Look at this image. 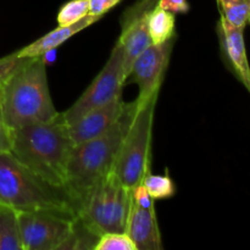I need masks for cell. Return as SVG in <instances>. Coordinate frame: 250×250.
I'll list each match as a JSON object with an SVG mask.
<instances>
[{"label": "cell", "instance_id": "obj_1", "mask_svg": "<svg viewBox=\"0 0 250 250\" xmlns=\"http://www.w3.org/2000/svg\"><path fill=\"white\" fill-rule=\"evenodd\" d=\"M73 146L68 125L61 112L50 121L34 122L11 129L10 153L51 185L63 187Z\"/></svg>", "mask_w": 250, "mask_h": 250}, {"label": "cell", "instance_id": "obj_2", "mask_svg": "<svg viewBox=\"0 0 250 250\" xmlns=\"http://www.w3.org/2000/svg\"><path fill=\"white\" fill-rule=\"evenodd\" d=\"M136 110V100L127 103L121 119L102 136L75 144L66 167V192L72 199L77 215L90 192L112 171L120 146Z\"/></svg>", "mask_w": 250, "mask_h": 250}, {"label": "cell", "instance_id": "obj_3", "mask_svg": "<svg viewBox=\"0 0 250 250\" xmlns=\"http://www.w3.org/2000/svg\"><path fill=\"white\" fill-rule=\"evenodd\" d=\"M1 104L11 129L58 116L49 90L46 63L42 56L17 70L2 84Z\"/></svg>", "mask_w": 250, "mask_h": 250}, {"label": "cell", "instance_id": "obj_4", "mask_svg": "<svg viewBox=\"0 0 250 250\" xmlns=\"http://www.w3.org/2000/svg\"><path fill=\"white\" fill-rule=\"evenodd\" d=\"M0 203L17 211L58 210L77 215L65 187L51 185L10 151L0 153Z\"/></svg>", "mask_w": 250, "mask_h": 250}, {"label": "cell", "instance_id": "obj_5", "mask_svg": "<svg viewBox=\"0 0 250 250\" xmlns=\"http://www.w3.org/2000/svg\"><path fill=\"white\" fill-rule=\"evenodd\" d=\"M158 95L146 100L136 99L133 117L112 167V172L129 189L142 185L144 177L151 172V142Z\"/></svg>", "mask_w": 250, "mask_h": 250}, {"label": "cell", "instance_id": "obj_6", "mask_svg": "<svg viewBox=\"0 0 250 250\" xmlns=\"http://www.w3.org/2000/svg\"><path fill=\"white\" fill-rule=\"evenodd\" d=\"M132 189L110 172L95 186L81 209L78 217L94 234L126 231Z\"/></svg>", "mask_w": 250, "mask_h": 250}, {"label": "cell", "instance_id": "obj_7", "mask_svg": "<svg viewBox=\"0 0 250 250\" xmlns=\"http://www.w3.org/2000/svg\"><path fill=\"white\" fill-rule=\"evenodd\" d=\"M22 250L62 249L73 232L77 215L71 211H17Z\"/></svg>", "mask_w": 250, "mask_h": 250}, {"label": "cell", "instance_id": "obj_8", "mask_svg": "<svg viewBox=\"0 0 250 250\" xmlns=\"http://www.w3.org/2000/svg\"><path fill=\"white\" fill-rule=\"evenodd\" d=\"M126 82L124 54L121 45L116 42L103 70L85 92L65 112H61L62 119L67 125H72L87 112L122 97V88Z\"/></svg>", "mask_w": 250, "mask_h": 250}, {"label": "cell", "instance_id": "obj_9", "mask_svg": "<svg viewBox=\"0 0 250 250\" xmlns=\"http://www.w3.org/2000/svg\"><path fill=\"white\" fill-rule=\"evenodd\" d=\"M125 232L136 244L137 250L163 249L154 199L150 198L143 185L132 189L131 207Z\"/></svg>", "mask_w": 250, "mask_h": 250}, {"label": "cell", "instance_id": "obj_10", "mask_svg": "<svg viewBox=\"0 0 250 250\" xmlns=\"http://www.w3.org/2000/svg\"><path fill=\"white\" fill-rule=\"evenodd\" d=\"M159 0H137L125 10L121 17V34L117 43L124 54V67L128 80L132 65L137 56L151 44L148 31V17Z\"/></svg>", "mask_w": 250, "mask_h": 250}, {"label": "cell", "instance_id": "obj_11", "mask_svg": "<svg viewBox=\"0 0 250 250\" xmlns=\"http://www.w3.org/2000/svg\"><path fill=\"white\" fill-rule=\"evenodd\" d=\"M173 43V39H171L160 45L150 44L137 56L128 76L139 87L137 100H146L159 94L170 62Z\"/></svg>", "mask_w": 250, "mask_h": 250}, {"label": "cell", "instance_id": "obj_12", "mask_svg": "<svg viewBox=\"0 0 250 250\" xmlns=\"http://www.w3.org/2000/svg\"><path fill=\"white\" fill-rule=\"evenodd\" d=\"M126 106L127 103L122 100V97H119L104 106L87 112L72 125H68V132L73 143H84L104 134L121 119Z\"/></svg>", "mask_w": 250, "mask_h": 250}, {"label": "cell", "instance_id": "obj_13", "mask_svg": "<svg viewBox=\"0 0 250 250\" xmlns=\"http://www.w3.org/2000/svg\"><path fill=\"white\" fill-rule=\"evenodd\" d=\"M217 31L222 56L227 66L250 93V65L244 43V29L232 26L221 16Z\"/></svg>", "mask_w": 250, "mask_h": 250}, {"label": "cell", "instance_id": "obj_14", "mask_svg": "<svg viewBox=\"0 0 250 250\" xmlns=\"http://www.w3.org/2000/svg\"><path fill=\"white\" fill-rule=\"evenodd\" d=\"M98 20H100V17L88 15L84 19L76 22V23L71 24V26H58V28L53 29L51 32L46 33L45 36L41 37V38L37 39L36 42H33V43L28 44V45H26L24 48H22L21 50L17 51V54H19L20 56H22V58H38V56H42L43 54H45L46 51L55 50V49L59 48L61 44L65 43L66 41H68L71 37H73L75 34H77L78 32L83 31V29L92 26V24L94 23V22H97Z\"/></svg>", "mask_w": 250, "mask_h": 250}, {"label": "cell", "instance_id": "obj_15", "mask_svg": "<svg viewBox=\"0 0 250 250\" xmlns=\"http://www.w3.org/2000/svg\"><path fill=\"white\" fill-rule=\"evenodd\" d=\"M176 16L173 12L156 5L148 17V31L151 44L160 45L175 37Z\"/></svg>", "mask_w": 250, "mask_h": 250}, {"label": "cell", "instance_id": "obj_16", "mask_svg": "<svg viewBox=\"0 0 250 250\" xmlns=\"http://www.w3.org/2000/svg\"><path fill=\"white\" fill-rule=\"evenodd\" d=\"M0 250H22L17 210L0 203Z\"/></svg>", "mask_w": 250, "mask_h": 250}, {"label": "cell", "instance_id": "obj_17", "mask_svg": "<svg viewBox=\"0 0 250 250\" xmlns=\"http://www.w3.org/2000/svg\"><path fill=\"white\" fill-rule=\"evenodd\" d=\"M221 16L237 28L244 29L250 16V0H217Z\"/></svg>", "mask_w": 250, "mask_h": 250}, {"label": "cell", "instance_id": "obj_18", "mask_svg": "<svg viewBox=\"0 0 250 250\" xmlns=\"http://www.w3.org/2000/svg\"><path fill=\"white\" fill-rule=\"evenodd\" d=\"M142 185L144 186V188H146V190L148 192V194L150 195V198H153L154 200L171 198L173 197L176 193L175 183L171 180L168 173H166L165 176L148 173V175L144 177Z\"/></svg>", "mask_w": 250, "mask_h": 250}, {"label": "cell", "instance_id": "obj_19", "mask_svg": "<svg viewBox=\"0 0 250 250\" xmlns=\"http://www.w3.org/2000/svg\"><path fill=\"white\" fill-rule=\"evenodd\" d=\"M89 15L88 0H70L61 6L58 14V24L60 27L71 26Z\"/></svg>", "mask_w": 250, "mask_h": 250}, {"label": "cell", "instance_id": "obj_20", "mask_svg": "<svg viewBox=\"0 0 250 250\" xmlns=\"http://www.w3.org/2000/svg\"><path fill=\"white\" fill-rule=\"evenodd\" d=\"M94 250H137L126 232H107L98 238Z\"/></svg>", "mask_w": 250, "mask_h": 250}, {"label": "cell", "instance_id": "obj_21", "mask_svg": "<svg viewBox=\"0 0 250 250\" xmlns=\"http://www.w3.org/2000/svg\"><path fill=\"white\" fill-rule=\"evenodd\" d=\"M33 59L34 58H22L17 54V51L4 58H0V88L17 70L31 62Z\"/></svg>", "mask_w": 250, "mask_h": 250}, {"label": "cell", "instance_id": "obj_22", "mask_svg": "<svg viewBox=\"0 0 250 250\" xmlns=\"http://www.w3.org/2000/svg\"><path fill=\"white\" fill-rule=\"evenodd\" d=\"M11 151V128L5 120L1 104V88H0V153Z\"/></svg>", "mask_w": 250, "mask_h": 250}, {"label": "cell", "instance_id": "obj_23", "mask_svg": "<svg viewBox=\"0 0 250 250\" xmlns=\"http://www.w3.org/2000/svg\"><path fill=\"white\" fill-rule=\"evenodd\" d=\"M89 1V15L102 19L107 11L119 5L122 0H88Z\"/></svg>", "mask_w": 250, "mask_h": 250}, {"label": "cell", "instance_id": "obj_24", "mask_svg": "<svg viewBox=\"0 0 250 250\" xmlns=\"http://www.w3.org/2000/svg\"><path fill=\"white\" fill-rule=\"evenodd\" d=\"M158 5L173 14H187L190 9L187 0H159Z\"/></svg>", "mask_w": 250, "mask_h": 250}, {"label": "cell", "instance_id": "obj_25", "mask_svg": "<svg viewBox=\"0 0 250 250\" xmlns=\"http://www.w3.org/2000/svg\"><path fill=\"white\" fill-rule=\"evenodd\" d=\"M248 23H250V16H249V21H248Z\"/></svg>", "mask_w": 250, "mask_h": 250}]
</instances>
